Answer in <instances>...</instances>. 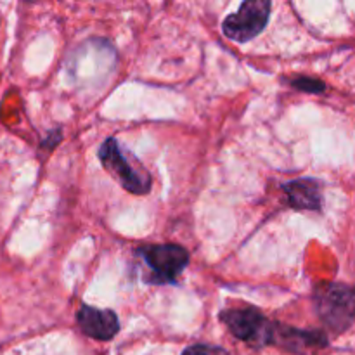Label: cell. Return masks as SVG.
<instances>
[{
	"label": "cell",
	"mask_w": 355,
	"mask_h": 355,
	"mask_svg": "<svg viewBox=\"0 0 355 355\" xmlns=\"http://www.w3.org/2000/svg\"><path fill=\"white\" fill-rule=\"evenodd\" d=\"M99 159L104 170L132 194H148L153 187V179L148 170L135 162L120 148L114 139H106L99 148Z\"/></svg>",
	"instance_id": "1"
},
{
	"label": "cell",
	"mask_w": 355,
	"mask_h": 355,
	"mask_svg": "<svg viewBox=\"0 0 355 355\" xmlns=\"http://www.w3.org/2000/svg\"><path fill=\"white\" fill-rule=\"evenodd\" d=\"M315 311L335 333H343L355 321V290L340 283L322 284L315 290Z\"/></svg>",
	"instance_id": "2"
},
{
	"label": "cell",
	"mask_w": 355,
	"mask_h": 355,
	"mask_svg": "<svg viewBox=\"0 0 355 355\" xmlns=\"http://www.w3.org/2000/svg\"><path fill=\"white\" fill-rule=\"evenodd\" d=\"M220 321L238 340L252 345H269L272 343L274 322H270L259 309L239 307L220 312Z\"/></svg>",
	"instance_id": "3"
},
{
	"label": "cell",
	"mask_w": 355,
	"mask_h": 355,
	"mask_svg": "<svg viewBox=\"0 0 355 355\" xmlns=\"http://www.w3.org/2000/svg\"><path fill=\"white\" fill-rule=\"evenodd\" d=\"M270 2L267 0H248L238 10L227 16L222 23V31L229 40L246 44L259 37L267 26L270 17Z\"/></svg>",
	"instance_id": "4"
},
{
	"label": "cell",
	"mask_w": 355,
	"mask_h": 355,
	"mask_svg": "<svg viewBox=\"0 0 355 355\" xmlns=\"http://www.w3.org/2000/svg\"><path fill=\"white\" fill-rule=\"evenodd\" d=\"M137 253L151 269L153 283H173L189 263V253L179 245H153Z\"/></svg>",
	"instance_id": "5"
},
{
	"label": "cell",
	"mask_w": 355,
	"mask_h": 355,
	"mask_svg": "<svg viewBox=\"0 0 355 355\" xmlns=\"http://www.w3.org/2000/svg\"><path fill=\"white\" fill-rule=\"evenodd\" d=\"M76 322L83 335L94 340L107 342L120 331V321L113 311H99L90 305H82L76 312Z\"/></svg>",
	"instance_id": "6"
},
{
	"label": "cell",
	"mask_w": 355,
	"mask_h": 355,
	"mask_svg": "<svg viewBox=\"0 0 355 355\" xmlns=\"http://www.w3.org/2000/svg\"><path fill=\"white\" fill-rule=\"evenodd\" d=\"M272 343H277V345L284 347V349L291 350V352L304 354L309 349L326 347L328 340L319 331H302V329L276 324L272 333Z\"/></svg>",
	"instance_id": "7"
},
{
	"label": "cell",
	"mask_w": 355,
	"mask_h": 355,
	"mask_svg": "<svg viewBox=\"0 0 355 355\" xmlns=\"http://www.w3.org/2000/svg\"><path fill=\"white\" fill-rule=\"evenodd\" d=\"M288 201L297 210H321V184L314 179H297L283 186Z\"/></svg>",
	"instance_id": "8"
},
{
	"label": "cell",
	"mask_w": 355,
	"mask_h": 355,
	"mask_svg": "<svg viewBox=\"0 0 355 355\" xmlns=\"http://www.w3.org/2000/svg\"><path fill=\"white\" fill-rule=\"evenodd\" d=\"M291 85L295 89L302 90V92H307V94H321L324 92L326 85L318 78H311V76H298V78L291 80Z\"/></svg>",
	"instance_id": "9"
},
{
	"label": "cell",
	"mask_w": 355,
	"mask_h": 355,
	"mask_svg": "<svg viewBox=\"0 0 355 355\" xmlns=\"http://www.w3.org/2000/svg\"><path fill=\"white\" fill-rule=\"evenodd\" d=\"M182 355H229V352L215 345H191L184 350Z\"/></svg>",
	"instance_id": "10"
}]
</instances>
